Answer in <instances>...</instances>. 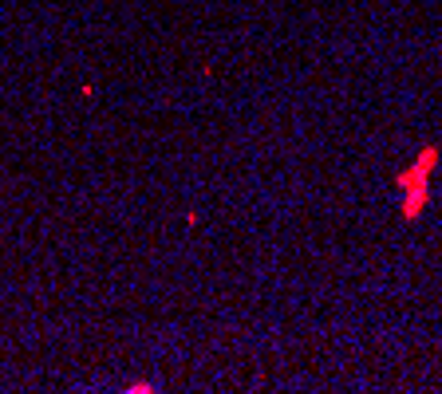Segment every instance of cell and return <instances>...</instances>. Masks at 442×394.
Returning a JSON list of instances; mask_svg holds the SVG:
<instances>
[{"label": "cell", "instance_id": "cell-1", "mask_svg": "<svg viewBox=\"0 0 442 394\" xmlns=\"http://www.w3.org/2000/svg\"><path fill=\"white\" fill-rule=\"evenodd\" d=\"M442 162V150L430 142V146H423L418 150V158L407 166V170H399L395 173V185L399 189H407V185H415V182H430V173H434V166Z\"/></svg>", "mask_w": 442, "mask_h": 394}, {"label": "cell", "instance_id": "cell-2", "mask_svg": "<svg viewBox=\"0 0 442 394\" xmlns=\"http://www.w3.org/2000/svg\"><path fill=\"white\" fill-rule=\"evenodd\" d=\"M427 201H430V182L407 185V189H403V221L415 225L418 217H423V209H427Z\"/></svg>", "mask_w": 442, "mask_h": 394}, {"label": "cell", "instance_id": "cell-3", "mask_svg": "<svg viewBox=\"0 0 442 394\" xmlns=\"http://www.w3.org/2000/svg\"><path fill=\"white\" fill-rule=\"evenodd\" d=\"M126 391L131 394H150V391H158V386H154V382H135V386H126Z\"/></svg>", "mask_w": 442, "mask_h": 394}]
</instances>
